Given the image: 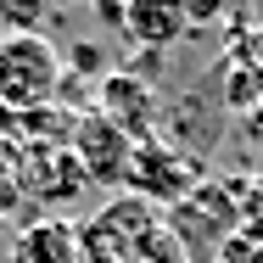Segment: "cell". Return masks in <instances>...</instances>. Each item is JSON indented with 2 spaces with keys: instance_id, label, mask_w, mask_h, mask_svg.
Instances as JSON below:
<instances>
[{
  "instance_id": "16",
  "label": "cell",
  "mask_w": 263,
  "mask_h": 263,
  "mask_svg": "<svg viewBox=\"0 0 263 263\" xmlns=\"http://www.w3.org/2000/svg\"><path fill=\"white\" fill-rule=\"evenodd\" d=\"M230 6H247V0H230Z\"/></svg>"
},
{
  "instance_id": "8",
  "label": "cell",
  "mask_w": 263,
  "mask_h": 263,
  "mask_svg": "<svg viewBox=\"0 0 263 263\" xmlns=\"http://www.w3.org/2000/svg\"><path fill=\"white\" fill-rule=\"evenodd\" d=\"M224 101L235 112H258L263 106V62H241V67H224Z\"/></svg>"
},
{
  "instance_id": "3",
  "label": "cell",
  "mask_w": 263,
  "mask_h": 263,
  "mask_svg": "<svg viewBox=\"0 0 263 263\" xmlns=\"http://www.w3.org/2000/svg\"><path fill=\"white\" fill-rule=\"evenodd\" d=\"M96 112H101L106 123H118L135 146L157 140V96H152V84H146L140 73H129V67L106 73L101 84H96Z\"/></svg>"
},
{
  "instance_id": "10",
  "label": "cell",
  "mask_w": 263,
  "mask_h": 263,
  "mask_svg": "<svg viewBox=\"0 0 263 263\" xmlns=\"http://www.w3.org/2000/svg\"><path fill=\"white\" fill-rule=\"evenodd\" d=\"M62 73H67V79H96V84H101L112 67H106V51L96 45V40H79V45H67V56H62Z\"/></svg>"
},
{
  "instance_id": "6",
  "label": "cell",
  "mask_w": 263,
  "mask_h": 263,
  "mask_svg": "<svg viewBox=\"0 0 263 263\" xmlns=\"http://www.w3.org/2000/svg\"><path fill=\"white\" fill-rule=\"evenodd\" d=\"M185 28H191L185 0H129V11H123V40L140 45V51H168V45H179Z\"/></svg>"
},
{
  "instance_id": "13",
  "label": "cell",
  "mask_w": 263,
  "mask_h": 263,
  "mask_svg": "<svg viewBox=\"0 0 263 263\" xmlns=\"http://www.w3.org/2000/svg\"><path fill=\"white\" fill-rule=\"evenodd\" d=\"M140 263H185V258H179V247H174V241L162 235V241H157V247H152V252H146Z\"/></svg>"
},
{
  "instance_id": "7",
  "label": "cell",
  "mask_w": 263,
  "mask_h": 263,
  "mask_svg": "<svg viewBox=\"0 0 263 263\" xmlns=\"http://www.w3.org/2000/svg\"><path fill=\"white\" fill-rule=\"evenodd\" d=\"M11 263H84L79 258V230L67 218H40L17 235Z\"/></svg>"
},
{
  "instance_id": "5",
  "label": "cell",
  "mask_w": 263,
  "mask_h": 263,
  "mask_svg": "<svg viewBox=\"0 0 263 263\" xmlns=\"http://www.w3.org/2000/svg\"><path fill=\"white\" fill-rule=\"evenodd\" d=\"M123 185H129L140 202H185V196H191V168L174 157L168 140H146V146H135Z\"/></svg>"
},
{
  "instance_id": "14",
  "label": "cell",
  "mask_w": 263,
  "mask_h": 263,
  "mask_svg": "<svg viewBox=\"0 0 263 263\" xmlns=\"http://www.w3.org/2000/svg\"><path fill=\"white\" fill-rule=\"evenodd\" d=\"M247 129L258 135V146H263V106H258V112H247Z\"/></svg>"
},
{
  "instance_id": "11",
  "label": "cell",
  "mask_w": 263,
  "mask_h": 263,
  "mask_svg": "<svg viewBox=\"0 0 263 263\" xmlns=\"http://www.w3.org/2000/svg\"><path fill=\"white\" fill-rule=\"evenodd\" d=\"M185 17H191V28H213L230 17V0H185Z\"/></svg>"
},
{
  "instance_id": "15",
  "label": "cell",
  "mask_w": 263,
  "mask_h": 263,
  "mask_svg": "<svg viewBox=\"0 0 263 263\" xmlns=\"http://www.w3.org/2000/svg\"><path fill=\"white\" fill-rule=\"evenodd\" d=\"M67 6H79V0H51V11H67Z\"/></svg>"
},
{
  "instance_id": "12",
  "label": "cell",
  "mask_w": 263,
  "mask_h": 263,
  "mask_svg": "<svg viewBox=\"0 0 263 263\" xmlns=\"http://www.w3.org/2000/svg\"><path fill=\"white\" fill-rule=\"evenodd\" d=\"M96 6V17H101L106 28H123V11H129V0H90Z\"/></svg>"
},
{
  "instance_id": "9",
  "label": "cell",
  "mask_w": 263,
  "mask_h": 263,
  "mask_svg": "<svg viewBox=\"0 0 263 263\" xmlns=\"http://www.w3.org/2000/svg\"><path fill=\"white\" fill-rule=\"evenodd\" d=\"M51 0H0V28L6 34H45Z\"/></svg>"
},
{
  "instance_id": "2",
  "label": "cell",
  "mask_w": 263,
  "mask_h": 263,
  "mask_svg": "<svg viewBox=\"0 0 263 263\" xmlns=\"http://www.w3.org/2000/svg\"><path fill=\"white\" fill-rule=\"evenodd\" d=\"M73 157L84 168V179L90 185H123L129 179V157H135V140L118 129V123H106L101 112H84L79 123H73Z\"/></svg>"
},
{
  "instance_id": "4",
  "label": "cell",
  "mask_w": 263,
  "mask_h": 263,
  "mask_svg": "<svg viewBox=\"0 0 263 263\" xmlns=\"http://www.w3.org/2000/svg\"><path fill=\"white\" fill-rule=\"evenodd\" d=\"M79 185H90V179H84V168L73 157V146L40 140V146L23 152V174H17V191L23 196H40L45 208H62V202L79 196Z\"/></svg>"
},
{
  "instance_id": "1",
  "label": "cell",
  "mask_w": 263,
  "mask_h": 263,
  "mask_svg": "<svg viewBox=\"0 0 263 263\" xmlns=\"http://www.w3.org/2000/svg\"><path fill=\"white\" fill-rule=\"evenodd\" d=\"M62 90V51L45 34H6L0 40V106L28 118L40 106H56Z\"/></svg>"
}]
</instances>
